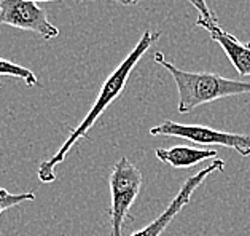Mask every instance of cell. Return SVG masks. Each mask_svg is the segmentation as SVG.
Returning a JSON list of instances; mask_svg holds the SVG:
<instances>
[{"mask_svg": "<svg viewBox=\"0 0 250 236\" xmlns=\"http://www.w3.org/2000/svg\"><path fill=\"white\" fill-rule=\"evenodd\" d=\"M160 37H161V31H145L142 34V37H140V40L136 43V46L132 48V51L127 54L123 61H121V64L118 65V67L107 77V80L104 82L93 107L89 108V112L86 113V117L82 120V123L78 125L77 128L70 129L69 137L65 139L64 144L61 145L59 150L51 156V158H48L43 163H40L37 174H39V179L42 180V182L51 184L56 180L54 168L65 160V156L69 155L70 150L74 149L82 139L88 137L89 129L93 128L94 123L99 120L101 115L107 110L112 102H115L120 98L121 93H123V89L126 86L127 80H129V75L134 70V67H136V64L142 59L144 54L150 50V46L160 40Z\"/></svg>", "mask_w": 250, "mask_h": 236, "instance_id": "cell-1", "label": "cell"}, {"mask_svg": "<svg viewBox=\"0 0 250 236\" xmlns=\"http://www.w3.org/2000/svg\"><path fill=\"white\" fill-rule=\"evenodd\" d=\"M155 61L172 75L179 93V112L188 113L196 107L237 94H250V82L227 78L212 72H187L166 61L161 51L155 53Z\"/></svg>", "mask_w": 250, "mask_h": 236, "instance_id": "cell-2", "label": "cell"}, {"mask_svg": "<svg viewBox=\"0 0 250 236\" xmlns=\"http://www.w3.org/2000/svg\"><path fill=\"white\" fill-rule=\"evenodd\" d=\"M110 236H123L127 214L139 196L142 187V172L127 158H120L112 168L110 179Z\"/></svg>", "mask_w": 250, "mask_h": 236, "instance_id": "cell-3", "label": "cell"}, {"mask_svg": "<svg viewBox=\"0 0 250 236\" xmlns=\"http://www.w3.org/2000/svg\"><path fill=\"white\" fill-rule=\"evenodd\" d=\"M151 136H166L185 139L199 145H222L236 150L244 158L250 156V136L218 131L203 125H180L172 120H164L161 125L150 128Z\"/></svg>", "mask_w": 250, "mask_h": 236, "instance_id": "cell-4", "label": "cell"}, {"mask_svg": "<svg viewBox=\"0 0 250 236\" xmlns=\"http://www.w3.org/2000/svg\"><path fill=\"white\" fill-rule=\"evenodd\" d=\"M0 24L30 31L45 40L59 35V29L48 20L46 10L34 0H0Z\"/></svg>", "mask_w": 250, "mask_h": 236, "instance_id": "cell-5", "label": "cell"}, {"mask_svg": "<svg viewBox=\"0 0 250 236\" xmlns=\"http://www.w3.org/2000/svg\"><path fill=\"white\" fill-rule=\"evenodd\" d=\"M223 169H225V161L217 158V160H212L210 165L206 166L204 169H201L199 172L190 175L184 182V185H182L179 193L174 196L172 201L169 203L167 208L164 209L153 222L148 223L147 227H144L142 230H139V232L132 233L129 236H161V233L169 227V223L174 220V217L191 201L193 193L204 182L206 177H209L212 172H222Z\"/></svg>", "mask_w": 250, "mask_h": 236, "instance_id": "cell-6", "label": "cell"}, {"mask_svg": "<svg viewBox=\"0 0 250 236\" xmlns=\"http://www.w3.org/2000/svg\"><path fill=\"white\" fill-rule=\"evenodd\" d=\"M196 26L203 27L204 31L209 32L210 39L222 46V50L228 56L229 63L233 64L237 74L241 77L250 75V42L249 43H242L233 34L227 32L225 29L218 26V21L206 20L203 16H199L196 20Z\"/></svg>", "mask_w": 250, "mask_h": 236, "instance_id": "cell-7", "label": "cell"}, {"mask_svg": "<svg viewBox=\"0 0 250 236\" xmlns=\"http://www.w3.org/2000/svg\"><path fill=\"white\" fill-rule=\"evenodd\" d=\"M155 153L160 161L167 163V165L177 169L196 166L198 163H203L206 160H217V150L196 149L188 147V145H175V147L170 149H156Z\"/></svg>", "mask_w": 250, "mask_h": 236, "instance_id": "cell-8", "label": "cell"}, {"mask_svg": "<svg viewBox=\"0 0 250 236\" xmlns=\"http://www.w3.org/2000/svg\"><path fill=\"white\" fill-rule=\"evenodd\" d=\"M0 77L18 78V80L26 83L27 86H35V85L39 83L37 75H35L30 69L16 64V63L7 61V59H3V58H0Z\"/></svg>", "mask_w": 250, "mask_h": 236, "instance_id": "cell-9", "label": "cell"}, {"mask_svg": "<svg viewBox=\"0 0 250 236\" xmlns=\"http://www.w3.org/2000/svg\"><path fill=\"white\" fill-rule=\"evenodd\" d=\"M35 199V193L29 192V193H10L8 190H5L0 187V215H2L5 211H8L15 206H20L21 203L26 201H34Z\"/></svg>", "mask_w": 250, "mask_h": 236, "instance_id": "cell-10", "label": "cell"}, {"mask_svg": "<svg viewBox=\"0 0 250 236\" xmlns=\"http://www.w3.org/2000/svg\"><path fill=\"white\" fill-rule=\"evenodd\" d=\"M188 3H191L194 8L199 11V16L206 18V20H212V21H218L215 13L209 8V5H207L206 0H187Z\"/></svg>", "mask_w": 250, "mask_h": 236, "instance_id": "cell-11", "label": "cell"}, {"mask_svg": "<svg viewBox=\"0 0 250 236\" xmlns=\"http://www.w3.org/2000/svg\"><path fill=\"white\" fill-rule=\"evenodd\" d=\"M34 2H54V0H34ZM75 2L82 3V2H84V0H75ZM104 2H113V3H118V5H125V7H134V5H137L140 0H104Z\"/></svg>", "mask_w": 250, "mask_h": 236, "instance_id": "cell-12", "label": "cell"}, {"mask_svg": "<svg viewBox=\"0 0 250 236\" xmlns=\"http://www.w3.org/2000/svg\"><path fill=\"white\" fill-rule=\"evenodd\" d=\"M0 86H2V85H0Z\"/></svg>", "mask_w": 250, "mask_h": 236, "instance_id": "cell-13", "label": "cell"}]
</instances>
